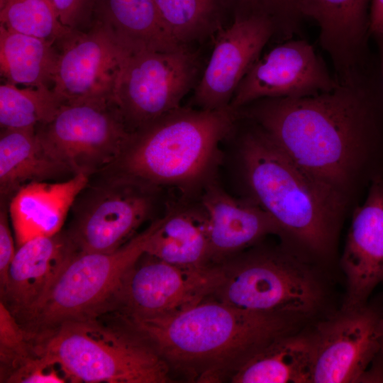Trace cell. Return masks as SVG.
Wrapping results in <instances>:
<instances>
[{"label": "cell", "instance_id": "cell-1", "mask_svg": "<svg viewBox=\"0 0 383 383\" xmlns=\"http://www.w3.org/2000/svg\"><path fill=\"white\" fill-rule=\"evenodd\" d=\"M237 113L347 203L383 175V101L369 73L313 96L258 99Z\"/></svg>", "mask_w": 383, "mask_h": 383}, {"label": "cell", "instance_id": "cell-2", "mask_svg": "<svg viewBox=\"0 0 383 383\" xmlns=\"http://www.w3.org/2000/svg\"><path fill=\"white\" fill-rule=\"evenodd\" d=\"M116 315L148 342L169 367L201 382L232 376L274 340L297 331L301 323L216 299L167 315Z\"/></svg>", "mask_w": 383, "mask_h": 383}, {"label": "cell", "instance_id": "cell-3", "mask_svg": "<svg viewBox=\"0 0 383 383\" xmlns=\"http://www.w3.org/2000/svg\"><path fill=\"white\" fill-rule=\"evenodd\" d=\"M240 161L249 199L306 254H332L347 202L289 157L254 124L242 137Z\"/></svg>", "mask_w": 383, "mask_h": 383}, {"label": "cell", "instance_id": "cell-4", "mask_svg": "<svg viewBox=\"0 0 383 383\" xmlns=\"http://www.w3.org/2000/svg\"><path fill=\"white\" fill-rule=\"evenodd\" d=\"M236 116L230 107H180L132 133L111 172L157 189L196 186L208 180L219 162V144Z\"/></svg>", "mask_w": 383, "mask_h": 383}, {"label": "cell", "instance_id": "cell-5", "mask_svg": "<svg viewBox=\"0 0 383 383\" xmlns=\"http://www.w3.org/2000/svg\"><path fill=\"white\" fill-rule=\"evenodd\" d=\"M36 356L72 382L164 383L169 366L118 317L64 322L33 337Z\"/></svg>", "mask_w": 383, "mask_h": 383}, {"label": "cell", "instance_id": "cell-6", "mask_svg": "<svg viewBox=\"0 0 383 383\" xmlns=\"http://www.w3.org/2000/svg\"><path fill=\"white\" fill-rule=\"evenodd\" d=\"M160 221H153L113 252L77 251L45 297L18 318L19 323L36 335L64 322L113 311L124 278L145 254L150 238Z\"/></svg>", "mask_w": 383, "mask_h": 383}, {"label": "cell", "instance_id": "cell-7", "mask_svg": "<svg viewBox=\"0 0 383 383\" xmlns=\"http://www.w3.org/2000/svg\"><path fill=\"white\" fill-rule=\"evenodd\" d=\"M221 265L215 299L234 306L304 321L322 308L321 278L300 255L287 250H255Z\"/></svg>", "mask_w": 383, "mask_h": 383}, {"label": "cell", "instance_id": "cell-8", "mask_svg": "<svg viewBox=\"0 0 383 383\" xmlns=\"http://www.w3.org/2000/svg\"><path fill=\"white\" fill-rule=\"evenodd\" d=\"M199 67L197 55L189 47L131 52L113 94L128 129L133 133L179 109L196 84Z\"/></svg>", "mask_w": 383, "mask_h": 383}, {"label": "cell", "instance_id": "cell-9", "mask_svg": "<svg viewBox=\"0 0 383 383\" xmlns=\"http://www.w3.org/2000/svg\"><path fill=\"white\" fill-rule=\"evenodd\" d=\"M36 130L47 149L74 174L89 177L110 169L132 135L112 100L63 104Z\"/></svg>", "mask_w": 383, "mask_h": 383}, {"label": "cell", "instance_id": "cell-10", "mask_svg": "<svg viewBox=\"0 0 383 383\" xmlns=\"http://www.w3.org/2000/svg\"><path fill=\"white\" fill-rule=\"evenodd\" d=\"M74 205L67 232L78 251L109 252L123 246L150 216L157 189L111 172Z\"/></svg>", "mask_w": 383, "mask_h": 383}, {"label": "cell", "instance_id": "cell-11", "mask_svg": "<svg viewBox=\"0 0 383 383\" xmlns=\"http://www.w3.org/2000/svg\"><path fill=\"white\" fill-rule=\"evenodd\" d=\"M51 89L63 104L113 101L118 79L131 52L99 22L70 30L56 43Z\"/></svg>", "mask_w": 383, "mask_h": 383}, {"label": "cell", "instance_id": "cell-12", "mask_svg": "<svg viewBox=\"0 0 383 383\" xmlns=\"http://www.w3.org/2000/svg\"><path fill=\"white\" fill-rule=\"evenodd\" d=\"M383 304L340 309L312 330L311 383L358 382L379 354Z\"/></svg>", "mask_w": 383, "mask_h": 383}, {"label": "cell", "instance_id": "cell-13", "mask_svg": "<svg viewBox=\"0 0 383 383\" xmlns=\"http://www.w3.org/2000/svg\"><path fill=\"white\" fill-rule=\"evenodd\" d=\"M152 258L138 267L137 262L127 274L113 311L144 316L173 313L213 295L222 279L219 263L183 267Z\"/></svg>", "mask_w": 383, "mask_h": 383}, {"label": "cell", "instance_id": "cell-14", "mask_svg": "<svg viewBox=\"0 0 383 383\" xmlns=\"http://www.w3.org/2000/svg\"><path fill=\"white\" fill-rule=\"evenodd\" d=\"M311 44L303 39L281 42L259 57L241 80L229 107L235 112L265 98H299L338 86Z\"/></svg>", "mask_w": 383, "mask_h": 383}, {"label": "cell", "instance_id": "cell-15", "mask_svg": "<svg viewBox=\"0 0 383 383\" xmlns=\"http://www.w3.org/2000/svg\"><path fill=\"white\" fill-rule=\"evenodd\" d=\"M273 37L274 24L260 16L234 17L230 26L220 29L209 62L195 86L194 101L199 109L229 107L241 80Z\"/></svg>", "mask_w": 383, "mask_h": 383}, {"label": "cell", "instance_id": "cell-16", "mask_svg": "<svg viewBox=\"0 0 383 383\" xmlns=\"http://www.w3.org/2000/svg\"><path fill=\"white\" fill-rule=\"evenodd\" d=\"M371 0H296L304 18L319 28V43L331 58L338 83L368 72L367 38Z\"/></svg>", "mask_w": 383, "mask_h": 383}, {"label": "cell", "instance_id": "cell-17", "mask_svg": "<svg viewBox=\"0 0 383 383\" xmlns=\"http://www.w3.org/2000/svg\"><path fill=\"white\" fill-rule=\"evenodd\" d=\"M346 280L342 309L360 307L383 283V175L355 208L340 260Z\"/></svg>", "mask_w": 383, "mask_h": 383}, {"label": "cell", "instance_id": "cell-18", "mask_svg": "<svg viewBox=\"0 0 383 383\" xmlns=\"http://www.w3.org/2000/svg\"><path fill=\"white\" fill-rule=\"evenodd\" d=\"M77 251L67 232L62 231L17 248L1 296L17 319L40 302Z\"/></svg>", "mask_w": 383, "mask_h": 383}, {"label": "cell", "instance_id": "cell-19", "mask_svg": "<svg viewBox=\"0 0 383 383\" xmlns=\"http://www.w3.org/2000/svg\"><path fill=\"white\" fill-rule=\"evenodd\" d=\"M201 199L207 220L210 260L233 257L269 234L282 237L276 221L252 200L238 199L209 183Z\"/></svg>", "mask_w": 383, "mask_h": 383}, {"label": "cell", "instance_id": "cell-20", "mask_svg": "<svg viewBox=\"0 0 383 383\" xmlns=\"http://www.w3.org/2000/svg\"><path fill=\"white\" fill-rule=\"evenodd\" d=\"M89 182V176L79 173L63 181L33 182L21 187L9 206L17 248L33 238L61 231L69 211Z\"/></svg>", "mask_w": 383, "mask_h": 383}, {"label": "cell", "instance_id": "cell-21", "mask_svg": "<svg viewBox=\"0 0 383 383\" xmlns=\"http://www.w3.org/2000/svg\"><path fill=\"white\" fill-rule=\"evenodd\" d=\"M74 175L47 149L36 127L1 128V196H12L33 182H49Z\"/></svg>", "mask_w": 383, "mask_h": 383}, {"label": "cell", "instance_id": "cell-22", "mask_svg": "<svg viewBox=\"0 0 383 383\" xmlns=\"http://www.w3.org/2000/svg\"><path fill=\"white\" fill-rule=\"evenodd\" d=\"M92 21L103 25L131 52L186 47L170 35L154 0H96Z\"/></svg>", "mask_w": 383, "mask_h": 383}, {"label": "cell", "instance_id": "cell-23", "mask_svg": "<svg viewBox=\"0 0 383 383\" xmlns=\"http://www.w3.org/2000/svg\"><path fill=\"white\" fill-rule=\"evenodd\" d=\"M311 332L282 335L243 364L232 376L236 383H311Z\"/></svg>", "mask_w": 383, "mask_h": 383}, {"label": "cell", "instance_id": "cell-24", "mask_svg": "<svg viewBox=\"0 0 383 383\" xmlns=\"http://www.w3.org/2000/svg\"><path fill=\"white\" fill-rule=\"evenodd\" d=\"M145 255L183 267L211 264L207 220L202 207L170 212L161 218Z\"/></svg>", "mask_w": 383, "mask_h": 383}, {"label": "cell", "instance_id": "cell-25", "mask_svg": "<svg viewBox=\"0 0 383 383\" xmlns=\"http://www.w3.org/2000/svg\"><path fill=\"white\" fill-rule=\"evenodd\" d=\"M56 43L0 26V72L4 82L51 88Z\"/></svg>", "mask_w": 383, "mask_h": 383}, {"label": "cell", "instance_id": "cell-26", "mask_svg": "<svg viewBox=\"0 0 383 383\" xmlns=\"http://www.w3.org/2000/svg\"><path fill=\"white\" fill-rule=\"evenodd\" d=\"M172 38L181 45L202 40L223 28V0H154Z\"/></svg>", "mask_w": 383, "mask_h": 383}, {"label": "cell", "instance_id": "cell-27", "mask_svg": "<svg viewBox=\"0 0 383 383\" xmlns=\"http://www.w3.org/2000/svg\"><path fill=\"white\" fill-rule=\"evenodd\" d=\"M63 104L48 87L0 85L1 128L36 127L50 121Z\"/></svg>", "mask_w": 383, "mask_h": 383}, {"label": "cell", "instance_id": "cell-28", "mask_svg": "<svg viewBox=\"0 0 383 383\" xmlns=\"http://www.w3.org/2000/svg\"><path fill=\"white\" fill-rule=\"evenodd\" d=\"M0 26L57 43L70 30L52 0H0Z\"/></svg>", "mask_w": 383, "mask_h": 383}, {"label": "cell", "instance_id": "cell-29", "mask_svg": "<svg viewBox=\"0 0 383 383\" xmlns=\"http://www.w3.org/2000/svg\"><path fill=\"white\" fill-rule=\"evenodd\" d=\"M36 357L31 334L19 323L5 303L0 301L1 382Z\"/></svg>", "mask_w": 383, "mask_h": 383}, {"label": "cell", "instance_id": "cell-30", "mask_svg": "<svg viewBox=\"0 0 383 383\" xmlns=\"http://www.w3.org/2000/svg\"><path fill=\"white\" fill-rule=\"evenodd\" d=\"M234 17L260 16L274 26L276 38L281 42L292 39L300 31L301 19L296 0H223Z\"/></svg>", "mask_w": 383, "mask_h": 383}, {"label": "cell", "instance_id": "cell-31", "mask_svg": "<svg viewBox=\"0 0 383 383\" xmlns=\"http://www.w3.org/2000/svg\"><path fill=\"white\" fill-rule=\"evenodd\" d=\"M96 0H52L60 19L69 30H84L92 22Z\"/></svg>", "mask_w": 383, "mask_h": 383}, {"label": "cell", "instance_id": "cell-32", "mask_svg": "<svg viewBox=\"0 0 383 383\" xmlns=\"http://www.w3.org/2000/svg\"><path fill=\"white\" fill-rule=\"evenodd\" d=\"M55 365H48L39 357H35L22 368L13 373L6 382L21 383H63L66 378L60 376L55 369Z\"/></svg>", "mask_w": 383, "mask_h": 383}, {"label": "cell", "instance_id": "cell-33", "mask_svg": "<svg viewBox=\"0 0 383 383\" xmlns=\"http://www.w3.org/2000/svg\"><path fill=\"white\" fill-rule=\"evenodd\" d=\"M8 211L5 207L0 213V294H4L8 279L10 265L16 255L13 238L9 223Z\"/></svg>", "mask_w": 383, "mask_h": 383}, {"label": "cell", "instance_id": "cell-34", "mask_svg": "<svg viewBox=\"0 0 383 383\" xmlns=\"http://www.w3.org/2000/svg\"><path fill=\"white\" fill-rule=\"evenodd\" d=\"M369 28L375 37L383 36V0H371Z\"/></svg>", "mask_w": 383, "mask_h": 383}, {"label": "cell", "instance_id": "cell-35", "mask_svg": "<svg viewBox=\"0 0 383 383\" xmlns=\"http://www.w3.org/2000/svg\"><path fill=\"white\" fill-rule=\"evenodd\" d=\"M380 45L381 55H382V72H383V36L377 37Z\"/></svg>", "mask_w": 383, "mask_h": 383}, {"label": "cell", "instance_id": "cell-36", "mask_svg": "<svg viewBox=\"0 0 383 383\" xmlns=\"http://www.w3.org/2000/svg\"><path fill=\"white\" fill-rule=\"evenodd\" d=\"M379 353L383 359V335L380 336V341H379Z\"/></svg>", "mask_w": 383, "mask_h": 383}, {"label": "cell", "instance_id": "cell-37", "mask_svg": "<svg viewBox=\"0 0 383 383\" xmlns=\"http://www.w3.org/2000/svg\"><path fill=\"white\" fill-rule=\"evenodd\" d=\"M379 333L380 335H383V317H382V318L381 320V322L379 323Z\"/></svg>", "mask_w": 383, "mask_h": 383}]
</instances>
